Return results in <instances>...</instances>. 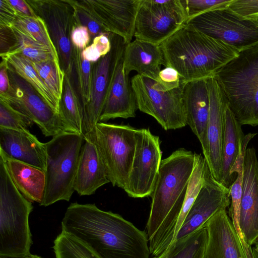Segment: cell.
Returning <instances> with one entry per match:
<instances>
[{
	"instance_id": "obj_36",
	"label": "cell",
	"mask_w": 258,
	"mask_h": 258,
	"mask_svg": "<svg viewBox=\"0 0 258 258\" xmlns=\"http://www.w3.org/2000/svg\"><path fill=\"white\" fill-rule=\"evenodd\" d=\"M232 1V0H181L187 17V20L207 11L226 7Z\"/></svg>"
},
{
	"instance_id": "obj_22",
	"label": "cell",
	"mask_w": 258,
	"mask_h": 258,
	"mask_svg": "<svg viewBox=\"0 0 258 258\" xmlns=\"http://www.w3.org/2000/svg\"><path fill=\"white\" fill-rule=\"evenodd\" d=\"M0 150L10 157L45 171L46 154L45 143L28 130L0 128Z\"/></svg>"
},
{
	"instance_id": "obj_34",
	"label": "cell",
	"mask_w": 258,
	"mask_h": 258,
	"mask_svg": "<svg viewBox=\"0 0 258 258\" xmlns=\"http://www.w3.org/2000/svg\"><path fill=\"white\" fill-rule=\"evenodd\" d=\"M82 51L73 46V67L76 71L78 90L84 109L90 100L92 69L91 62L83 57Z\"/></svg>"
},
{
	"instance_id": "obj_37",
	"label": "cell",
	"mask_w": 258,
	"mask_h": 258,
	"mask_svg": "<svg viewBox=\"0 0 258 258\" xmlns=\"http://www.w3.org/2000/svg\"><path fill=\"white\" fill-rule=\"evenodd\" d=\"M110 34H101L93 40L92 43L82 50L83 57L90 62H97L111 50Z\"/></svg>"
},
{
	"instance_id": "obj_5",
	"label": "cell",
	"mask_w": 258,
	"mask_h": 258,
	"mask_svg": "<svg viewBox=\"0 0 258 258\" xmlns=\"http://www.w3.org/2000/svg\"><path fill=\"white\" fill-rule=\"evenodd\" d=\"M32 204L17 188L0 158V257L31 254L33 242L29 217Z\"/></svg>"
},
{
	"instance_id": "obj_27",
	"label": "cell",
	"mask_w": 258,
	"mask_h": 258,
	"mask_svg": "<svg viewBox=\"0 0 258 258\" xmlns=\"http://www.w3.org/2000/svg\"><path fill=\"white\" fill-rule=\"evenodd\" d=\"M71 76L65 74L58 115L63 131L83 135L84 106L74 88Z\"/></svg>"
},
{
	"instance_id": "obj_16",
	"label": "cell",
	"mask_w": 258,
	"mask_h": 258,
	"mask_svg": "<svg viewBox=\"0 0 258 258\" xmlns=\"http://www.w3.org/2000/svg\"><path fill=\"white\" fill-rule=\"evenodd\" d=\"M141 1H83L80 3L107 32L121 36L127 44L134 36Z\"/></svg>"
},
{
	"instance_id": "obj_14",
	"label": "cell",
	"mask_w": 258,
	"mask_h": 258,
	"mask_svg": "<svg viewBox=\"0 0 258 258\" xmlns=\"http://www.w3.org/2000/svg\"><path fill=\"white\" fill-rule=\"evenodd\" d=\"M36 14L45 21L57 51L61 68L65 74L71 75L73 68V45L71 33L75 25L64 1H28Z\"/></svg>"
},
{
	"instance_id": "obj_9",
	"label": "cell",
	"mask_w": 258,
	"mask_h": 258,
	"mask_svg": "<svg viewBox=\"0 0 258 258\" xmlns=\"http://www.w3.org/2000/svg\"><path fill=\"white\" fill-rule=\"evenodd\" d=\"M154 80L139 74L131 79L138 108L153 118L165 131L186 126L182 100L183 84L168 91L153 87Z\"/></svg>"
},
{
	"instance_id": "obj_3",
	"label": "cell",
	"mask_w": 258,
	"mask_h": 258,
	"mask_svg": "<svg viewBox=\"0 0 258 258\" xmlns=\"http://www.w3.org/2000/svg\"><path fill=\"white\" fill-rule=\"evenodd\" d=\"M159 45L165 67L176 70L185 83L213 76L239 52L187 24Z\"/></svg>"
},
{
	"instance_id": "obj_38",
	"label": "cell",
	"mask_w": 258,
	"mask_h": 258,
	"mask_svg": "<svg viewBox=\"0 0 258 258\" xmlns=\"http://www.w3.org/2000/svg\"><path fill=\"white\" fill-rule=\"evenodd\" d=\"M185 83L178 72L170 67H166L161 70L153 87L160 91H168L180 87Z\"/></svg>"
},
{
	"instance_id": "obj_18",
	"label": "cell",
	"mask_w": 258,
	"mask_h": 258,
	"mask_svg": "<svg viewBox=\"0 0 258 258\" xmlns=\"http://www.w3.org/2000/svg\"><path fill=\"white\" fill-rule=\"evenodd\" d=\"M210 108L207 130L206 149L203 153L213 177L220 182L227 100L217 81L207 79Z\"/></svg>"
},
{
	"instance_id": "obj_40",
	"label": "cell",
	"mask_w": 258,
	"mask_h": 258,
	"mask_svg": "<svg viewBox=\"0 0 258 258\" xmlns=\"http://www.w3.org/2000/svg\"><path fill=\"white\" fill-rule=\"evenodd\" d=\"M90 34L88 29L81 25H75L71 33L72 45L79 49H85L90 40Z\"/></svg>"
},
{
	"instance_id": "obj_33",
	"label": "cell",
	"mask_w": 258,
	"mask_h": 258,
	"mask_svg": "<svg viewBox=\"0 0 258 258\" xmlns=\"http://www.w3.org/2000/svg\"><path fill=\"white\" fill-rule=\"evenodd\" d=\"M13 26L34 40L57 52L47 26L40 17H29L18 13Z\"/></svg>"
},
{
	"instance_id": "obj_10",
	"label": "cell",
	"mask_w": 258,
	"mask_h": 258,
	"mask_svg": "<svg viewBox=\"0 0 258 258\" xmlns=\"http://www.w3.org/2000/svg\"><path fill=\"white\" fill-rule=\"evenodd\" d=\"M187 21L181 0H141L134 36L136 39L160 45Z\"/></svg>"
},
{
	"instance_id": "obj_43",
	"label": "cell",
	"mask_w": 258,
	"mask_h": 258,
	"mask_svg": "<svg viewBox=\"0 0 258 258\" xmlns=\"http://www.w3.org/2000/svg\"><path fill=\"white\" fill-rule=\"evenodd\" d=\"M8 2L18 13L22 15L29 17L37 16L27 1L11 0Z\"/></svg>"
},
{
	"instance_id": "obj_17",
	"label": "cell",
	"mask_w": 258,
	"mask_h": 258,
	"mask_svg": "<svg viewBox=\"0 0 258 258\" xmlns=\"http://www.w3.org/2000/svg\"><path fill=\"white\" fill-rule=\"evenodd\" d=\"M239 227L251 251V245L258 238V159L253 147L247 148L243 156Z\"/></svg>"
},
{
	"instance_id": "obj_29",
	"label": "cell",
	"mask_w": 258,
	"mask_h": 258,
	"mask_svg": "<svg viewBox=\"0 0 258 258\" xmlns=\"http://www.w3.org/2000/svg\"><path fill=\"white\" fill-rule=\"evenodd\" d=\"M11 28L16 37V42L8 51L4 53L18 54L33 62L44 61L58 57L57 51L34 40L15 27Z\"/></svg>"
},
{
	"instance_id": "obj_46",
	"label": "cell",
	"mask_w": 258,
	"mask_h": 258,
	"mask_svg": "<svg viewBox=\"0 0 258 258\" xmlns=\"http://www.w3.org/2000/svg\"><path fill=\"white\" fill-rule=\"evenodd\" d=\"M167 256V250H165L162 254L158 256H154L153 258H166Z\"/></svg>"
},
{
	"instance_id": "obj_1",
	"label": "cell",
	"mask_w": 258,
	"mask_h": 258,
	"mask_svg": "<svg viewBox=\"0 0 258 258\" xmlns=\"http://www.w3.org/2000/svg\"><path fill=\"white\" fill-rule=\"evenodd\" d=\"M61 225V231L86 243L100 258H149L151 254L145 231L95 204H71Z\"/></svg>"
},
{
	"instance_id": "obj_7",
	"label": "cell",
	"mask_w": 258,
	"mask_h": 258,
	"mask_svg": "<svg viewBox=\"0 0 258 258\" xmlns=\"http://www.w3.org/2000/svg\"><path fill=\"white\" fill-rule=\"evenodd\" d=\"M137 130L129 124L99 122L92 132L85 134L96 145L113 186L125 187L135 153Z\"/></svg>"
},
{
	"instance_id": "obj_28",
	"label": "cell",
	"mask_w": 258,
	"mask_h": 258,
	"mask_svg": "<svg viewBox=\"0 0 258 258\" xmlns=\"http://www.w3.org/2000/svg\"><path fill=\"white\" fill-rule=\"evenodd\" d=\"M1 56L2 59L6 61L19 76L35 88L43 99L58 114L59 103L37 73L32 61L18 54L2 53Z\"/></svg>"
},
{
	"instance_id": "obj_12",
	"label": "cell",
	"mask_w": 258,
	"mask_h": 258,
	"mask_svg": "<svg viewBox=\"0 0 258 258\" xmlns=\"http://www.w3.org/2000/svg\"><path fill=\"white\" fill-rule=\"evenodd\" d=\"M7 68L10 88L8 94L0 97V99L6 101L14 109L32 120L44 136L53 137L63 132L58 115L35 88L8 63Z\"/></svg>"
},
{
	"instance_id": "obj_19",
	"label": "cell",
	"mask_w": 258,
	"mask_h": 258,
	"mask_svg": "<svg viewBox=\"0 0 258 258\" xmlns=\"http://www.w3.org/2000/svg\"><path fill=\"white\" fill-rule=\"evenodd\" d=\"M207 241L204 258H248L226 209L206 223Z\"/></svg>"
},
{
	"instance_id": "obj_26",
	"label": "cell",
	"mask_w": 258,
	"mask_h": 258,
	"mask_svg": "<svg viewBox=\"0 0 258 258\" xmlns=\"http://www.w3.org/2000/svg\"><path fill=\"white\" fill-rule=\"evenodd\" d=\"M241 126L228 103L225 110V129L220 182L229 188L236 179L231 174V171L241 153L242 143L245 136Z\"/></svg>"
},
{
	"instance_id": "obj_45",
	"label": "cell",
	"mask_w": 258,
	"mask_h": 258,
	"mask_svg": "<svg viewBox=\"0 0 258 258\" xmlns=\"http://www.w3.org/2000/svg\"><path fill=\"white\" fill-rule=\"evenodd\" d=\"M0 258H3V257H0ZM18 258H42L39 256L34 255L32 254H31L28 256L22 257H18Z\"/></svg>"
},
{
	"instance_id": "obj_21",
	"label": "cell",
	"mask_w": 258,
	"mask_h": 258,
	"mask_svg": "<svg viewBox=\"0 0 258 258\" xmlns=\"http://www.w3.org/2000/svg\"><path fill=\"white\" fill-rule=\"evenodd\" d=\"M83 136L74 187L80 196H90L110 181L96 145L88 135Z\"/></svg>"
},
{
	"instance_id": "obj_39",
	"label": "cell",
	"mask_w": 258,
	"mask_h": 258,
	"mask_svg": "<svg viewBox=\"0 0 258 258\" xmlns=\"http://www.w3.org/2000/svg\"><path fill=\"white\" fill-rule=\"evenodd\" d=\"M227 7L242 17L258 19V0H232Z\"/></svg>"
},
{
	"instance_id": "obj_25",
	"label": "cell",
	"mask_w": 258,
	"mask_h": 258,
	"mask_svg": "<svg viewBox=\"0 0 258 258\" xmlns=\"http://www.w3.org/2000/svg\"><path fill=\"white\" fill-rule=\"evenodd\" d=\"M10 176L18 190L28 201L41 203L45 183L42 170L14 159L0 150Z\"/></svg>"
},
{
	"instance_id": "obj_31",
	"label": "cell",
	"mask_w": 258,
	"mask_h": 258,
	"mask_svg": "<svg viewBox=\"0 0 258 258\" xmlns=\"http://www.w3.org/2000/svg\"><path fill=\"white\" fill-rule=\"evenodd\" d=\"M53 249L56 258H100L86 243L63 231L54 240Z\"/></svg>"
},
{
	"instance_id": "obj_23",
	"label": "cell",
	"mask_w": 258,
	"mask_h": 258,
	"mask_svg": "<svg viewBox=\"0 0 258 258\" xmlns=\"http://www.w3.org/2000/svg\"><path fill=\"white\" fill-rule=\"evenodd\" d=\"M137 109L131 79L124 72L122 57L110 84L99 122L116 118L135 117Z\"/></svg>"
},
{
	"instance_id": "obj_2",
	"label": "cell",
	"mask_w": 258,
	"mask_h": 258,
	"mask_svg": "<svg viewBox=\"0 0 258 258\" xmlns=\"http://www.w3.org/2000/svg\"><path fill=\"white\" fill-rule=\"evenodd\" d=\"M196 155L179 148L161 162L146 226L152 256L160 255L175 241Z\"/></svg>"
},
{
	"instance_id": "obj_30",
	"label": "cell",
	"mask_w": 258,
	"mask_h": 258,
	"mask_svg": "<svg viewBox=\"0 0 258 258\" xmlns=\"http://www.w3.org/2000/svg\"><path fill=\"white\" fill-rule=\"evenodd\" d=\"M207 232L204 227L175 240L167 249L166 258H204Z\"/></svg>"
},
{
	"instance_id": "obj_35",
	"label": "cell",
	"mask_w": 258,
	"mask_h": 258,
	"mask_svg": "<svg viewBox=\"0 0 258 258\" xmlns=\"http://www.w3.org/2000/svg\"><path fill=\"white\" fill-rule=\"evenodd\" d=\"M34 123L28 116L0 99V128L23 131L28 130Z\"/></svg>"
},
{
	"instance_id": "obj_42",
	"label": "cell",
	"mask_w": 258,
	"mask_h": 258,
	"mask_svg": "<svg viewBox=\"0 0 258 258\" xmlns=\"http://www.w3.org/2000/svg\"><path fill=\"white\" fill-rule=\"evenodd\" d=\"M10 83L7 63L2 59L0 63V97L6 96L10 90Z\"/></svg>"
},
{
	"instance_id": "obj_13",
	"label": "cell",
	"mask_w": 258,
	"mask_h": 258,
	"mask_svg": "<svg viewBox=\"0 0 258 258\" xmlns=\"http://www.w3.org/2000/svg\"><path fill=\"white\" fill-rule=\"evenodd\" d=\"M109 37L110 51L96 62L92 68L90 100L84 108L83 135L92 132L100 121L110 84L126 44L119 35L111 33Z\"/></svg>"
},
{
	"instance_id": "obj_44",
	"label": "cell",
	"mask_w": 258,
	"mask_h": 258,
	"mask_svg": "<svg viewBox=\"0 0 258 258\" xmlns=\"http://www.w3.org/2000/svg\"><path fill=\"white\" fill-rule=\"evenodd\" d=\"M254 246L251 247L252 258H258V238L255 240Z\"/></svg>"
},
{
	"instance_id": "obj_24",
	"label": "cell",
	"mask_w": 258,
	"mask_h": 258,
	"mask_svg": "<svg viewBox=\"0 0 258 258\" xmlns=\"http://www.w3.org/2000/svg\"><path fill=\"white\" fill-rule=\"evenodd\" d=\"M166 66L163 53L159 45L136 39L126 44L123 55L124 72L133 71L138 74L156 81L161 66Z\"/></svg>"
},
{
	"instance_id": "obj_32",
	"label": "cell",
	"mask_w": 258,
	"mask_h": 258,
	"mask_svg": "<svg viewBox=\"0 0 258 258\" xmlns=\"http://www.w3.org/2000/svg\"><path fill=\"white\" fill-rule=\"evenodd\" d=\"M32 62L37 73L59 103L63 91L65 73L61 68L59 57Z\"/></svg>"
},
{
	"instance_id": "obj_6",
	"label": "cell",
	"mask_w": 258,
	"mask_h": 258,
	"mask_svg": "<svg viewBox=\"0 0 258 258\" xmlns=\"http://www.w3.org/2000/svg\"><path fill=\"white\" fill-rule=\"evenodd\" d=\"M83 141V135L63 131L45 143V183L40 206L70 201L75 191V179Z\"/></svg>"
},
{
	"instance_id": "obj_15",
	"label": "cell",
	"mask_w": 258,
	"mask_h": 258,
	"mask_svg": "<svg viewBox=\"0 0 258 258\" xmlns=\"http://www.w3.org/2000/svg\"><path fill=\"white\" fill-rule=\"evenodd\" d=\"M230 198V189L213 177L208 166L202 186L177 234L175 240L205 227L215 214L229 206Z\"/></svg>"
},
{
	"instance_id": "obj_20",
	"label": "cell",
	"mask_w": 258,
	"mask_h": 258,
	"mask_svg": "<svg viewBox=\"0 0 258 258\" xmlns=\"http://www.w3.org/2000/svg\"><path fill=\"white\" fill-rule=\"evenodd\" d=\"M207 78L186 82L183 87L182 100L186 124L199 139L204 153L210 102Z\"/></svg>"
},
{
	"instance_id": "obj_41",
	"label": "cell",
	"mask_w": 258,
	"mask_h": 258,
	"mask_svg": "<svg viewBox=\"0 0 258 258\" xmlns=\"http://www.w3.org/2000/svg\"><path fill=\"white\" fill-rule=\"evenodd\" d=\"M0 6V26L12 27L17 19L18 12L8 0H1Z\"/></svg>"
},
{
	"instance_id": "obj_8",
	"label": "cell",
	"mask_w": 258,
	"mask_h": 258,
	"mask_svg": "<svg viewBox=\"0 0 258 258\" xmlns=\"http://www.w3.org/2000/svg\"><path fill=\"white\" fill-rule=\"evenodd\" d=\"M185 24L239 52L258 44V19L242 17L227 6L207 11Z\"/></svg>"
},
{
	"instance_id": "obj_11",
	"label": "cell",
	"mask_w": 258,
	"mask_h": 258,
	"mask_svg": "<svg viewBox=\"0 0 258 258\" xmlns=\"http://www.w3.org/2000/svg\"><path fill=\"white\" fill-rule=\"evenodd\" d=\"M160 140L150 129H138L131 171L123 190L134 198L151 196L162 161Z\"/></svg>"
},
{
	"instance_id": "obj_4",
	"label": "cell",
	"mask_w": 258,
	"mask_h": 258,
	"mask_svg": "<svg viewBox=\"0 0 258 258\" xmlns=\"http://www.w3.org/2000/svg\"><path fill=\"white\" fill-rule=\"evenodd\" d=\"M216 79L237 120L258 125V44L241 51L218 70Z\"/></svg>"
}]
</instances>
